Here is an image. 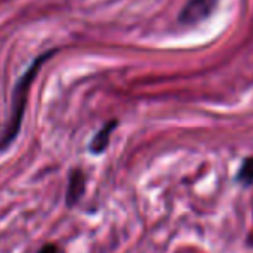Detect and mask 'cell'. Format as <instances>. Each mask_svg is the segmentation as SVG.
I'll return each instance as SVG.
<instances>
[{"instance_id": "6da1fadb", "label": "cell", "mask_w": 253, "mask_h": 253, "mask_svg": "<svg viewBox=\"0 0 253 253\" xmlns=\"http://www.w3.org/2000/svg\"><path fill=\"white\" fill-rule=\"evenodd\" d=\"M55 52L57 50H48V52L42 53V55H38L37 59L30 64V67L24 71L23 76L17 80V83L14 84L9 123H7L3 134L0 136V152H5L7 148L14 143L17 134H19L21 124H23V117H24V109H26V103H28V95H30V90H31V83H33L35 76L38 74L40 67L43 66Z\"/></svg>"}, {"instance_id": "7a4b0ae2", "label": "cell", "mask_w": 253, "mask_h": 253, "mask_svg": "<svg viewBox=\"0 0 253 253\" xmlns=\"http://www.w3.org/2000/svg\"><path fill=\"white\" fill-rule=\"evenodd\" d=\"M219 0H188L179 12V23L183 26H195L207 21L217 9Z\"/></svg>"}, {"instance_id": "3957f363", "label": "cell", "mask_w": 253, "mask_h": 253, "mask_svg": "<svg viewBox=\"0 0 253 253\" xmlns=\"http://www.w3.org/2000/svg\"><path fill=\"white\" fill-rule=\"evenodd\" d=\"M86 174L81 167H74L69 170L67 176V188H66V207L73 209L81 202V198L86 193Z\"/></svg>"}, {"instance_id": "277c9868", "label": "cell", "mask_w": 253, "mask_h": 253, "mask_svg": "<svg viewBox=\"0 0 253 253\" xmlns=\"http://www.w3.org/2000/svg\"><path fill=\"white\" fill-rule=\"evenodd\" d=\"M117 127V121L112 119L109 121V123H105L102 126V129L98 131L97 134L93 136V140H91L90 143V152L95 153V155H100L107 150V147H109L110 143V134H112V131Z\"/></svg>"}, {"instance_id": "5b68a950", "label": "cell", "mask_w": 253, "mask_h": 253, "mask_svg": "<svg viewBox=\"0 0 253 253\" xmlns=\"http://www.w3.org/2000/svg\"><path fill=\"white\" fill-rule=\"evenodd\" d=\"M238 181H240L243 186L253 184V155L247 157V159L243 160L240 170H238Z\"/></svg>"}, {"instance_id": "8992f818", "label": "cell", "mask_w": 253, "mask_h": 253, "mask_svg": "<svg viewBox=\"0 0 253 253\" xmlns=\"http://www.w3.org/2000/svg\"><path fill=\"white\" fill-rule=\"evenodd\" d=\"M37 253H62V250H60L59 245H55V243H47V245H43V247H42Z\"/></svg>"}]
</instances>
